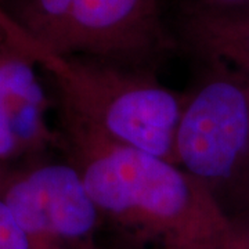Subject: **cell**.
Listing matches in <instances>:
<instances>
[{
	"label": "cell",
	"mask_w": 249,
	"mask_h": 249,
	"mask_svg": "<svg viewBox=\"0 0 249 249\" xmlns=\"http://www.w3.org/2000/svg\"><path fill=\"white\" fill-rule=\"evenodd\" d=\"M58 150L78 169L107 249H242L213 193L176 163L58 116Z\"/></svg>",
	"instance_id": "cell-1"
},
{
	"label": "cell",
	"mask_w": 249,
	"mask_h": 249,
	"mask_svg": "<svg viewBox=\"0 0 249 249\" xmlns=\"http://www.w3.org/2000/svg\"><path fill=\"white\" fill-rule=\"evenodd\" d=\"M58 116L101 139L175 163L184 94L160 83L157 70L96 58H58L46 70Z\"/></svg>",
	"instance_id": "cell-2"
},
{
	"label": "cell",
	"mask_w": 249,
	"mask_h": 249,
	"mask_svg": "<svg viewBox=\"0 0 249 249\" xmlns=\"http://www.w3.org/2000/svg\"><path fill=\"white\" fill-rule=\"evenodd\" d=\"M165 0H13L6 7L54 58H96L157 70L175 49Z\"/></svg>",
	"instance_id": "cell-3"
},
{
	"label": "cell",
	"mask_w": 249,
	"mask_h": 249,
	"mask_svg": "<svg viewBox=\"0 0 249 249\" xmlns=\"http://www.w3.org/2000/svg\"><path fill=\"white\" fill-rule=\"evenodd\" d=\"M175 139V163L201 180L226 209L249 190V76L196 60Z\"/></svg>",
	"instance_id": "cell-4"
},
{
	"label": "cell",
	"mask_w": 249,
	"mask_h": 249,
	"mask_svg": "<svg viewBox=\"0 0 249 249\" xmlns=\"http://www.w3.org/2000/svg\"><path fill=\"white\" fill-rule=\"evenodd\" d=\"M29 249H104L101 219L78 169L62 157L28 160L0 178Z\"/></svg>",
	"instance_id": "cell-5"
},
{
	"label": "cell",
	"mask_w": 249,
	"mask_h": 249,
	"mask_svg": "<svg viewBox=\"0 0 249 249\" xmlns=\"http://www.w3.org/2000/svg\"><path fill=\"white\" fill-rule=\"evenodd\" d=\"M37 68L25 54L0 45V160L28 162L58 148Z\"/></svg>",
	"instance_id": "cell-6"
},
{
	"label": "cell",
	"mask_w": 249,
	"mask_h": 249,
	"mask_svg": "<svg viewBox=\"0 0 249 249\" xmlns=\"http://www.w3.org/2000/svg\"><path fill=\"white\" fill-rule=\"evenodd\" d=\"M176 43L194 60H214L249 76V3L178 7Z\"/></svg>",
	"instance_id": "cell-7"
},
{
	"label": "cell",
	"mask_w": 249,
	"mask_h": 249,
	"mask_svg": "<svg viewBox=\"0 0 249 249\" xmlns=\"http://www.w3.org/2000/svg\"><path fill=\"white\" fill-rule=\"evenodd\" d=\"M0 45L11 47L19 53L32 58L40 67V70H49L58 58L46 53L35 40L24 31V28L13 18L4 4L0 1Z\"/></svg>",
	"instance_id": "cell-8"
},
{
	"label": "cell",
	"mask_w": 249,
	"mask_h": 249,
	"mask_svg": "<svg viewBox=\"0 0 249 249\" xmlns=\"http://www.w3.org/2000/svg\"><path fill=\"white\" fill-rule=\"evenodd\" d=\"M0 249H29L27 238L7 205L0 199Z\"/></svg>",
	"instance_id": "cell-9"
},
{
	"label": "cell",
	"mask_w": 249,
	"mask_h": 249,
	"mask_svg": "<svg viewBox=\"0 0 249 249\" xmlns=\"http://www.w3.org/2000/svg\"><path fill=\"white\" fill-rule=\"evenodd\" d=\"M237 235L240 238L241 248L249 249V190L238 196L226 208Z\"/></svg>",
	"instance_id": "cell-10"
},
{
	"label": "cell",
	"mask_w": 249,
	"mask_h": 249,
	"mask_svg": "<svg viewBox=\"0 0 249 249\" xmlns=\"http://www.w3.org/2000/svg\"><path fill=\"white\" fill-rule=\"evenodd\" d=\"M248 3L249 0H178V7H234Z\"/></svg>",
	"instance_id": "cell-11"
},
{
	"label": "cell",
	"mask_w": 249,
	"mask_h": 249,
	"mask_svg": "<svg viewBox=\"0 0 249 249\" xmlns=\"http://www.w3.org/2000/svg\"><path fill=\"white\" fill-rule=\"evenodd\" d=\"M104 249H107V248H104Z\"/></svg>",
	"instance_id": "cell-12"
},
{
	"label": "cell",
	"mask_w": 249,
	"mask_h": 249,
	"mask_svg": "<svg viewBox=\"0 0 249 249\" xmlns=\"http://www.w3.org/2000/svg\"><path fill=\"white\" fill-rule=\"evenodd\" d=\"M0 1H1V0H0Z\"/></svg>",
	"instance_id": "cell-13"
}]
</instances>
